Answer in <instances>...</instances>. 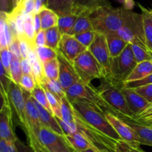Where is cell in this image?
<instances>
[{
	"label": "cell",
	"mask_w": 152,
	"mask_h": 152,
	"mask_svg": "<svg viewBox=\"0 0 152 152\" xmlns=\"http://www.w3.org/2000/svg\"><path fill=\"white\" fill-rule=\"evenodd\" d=\"M132 120L140 124L152 127V103H150L145 110Z\"/></svg>",
	"instance_id": "cell-40"
},
{
	"label": "cell",
	"mask_w": 152,
	"mask_h": 152,
	"mask_svg": "<svg viewBox=\"0 0 152 152\" xmlns=\"http://www.w3.org/2000/svg\"><path fill=\"white\" fill-rule=\"evenodd\" d=\"M82 152H98V150L96 147L94 146V147H92V148H89V149H87V150H86V151H83Z\"/></svg>",
	"instance_id": "cell-55"
},
{
	"label": "cell",
	"mask_w": 152,
	"mask_h": 152,
	"mask_svg": "<svg viewBox=\"0 0 152 152\" xmlns=\"http://www.w3.org/2000/svg\"><path fill=\"white\" fill-rule=\"evenodd\" d=\"M132 48L134 56L137 64L145 62V61H151L148 48L137 44H132Z\"/></svg>",
	"instance_id": "cell-38"
},
{
	"label": "cell",
	"mask_w": 152,
	"mask_h": 152,
	"mask_svg": "<svg viewBox=\"0 0 152 152\" xmlns=\"http://www.w3.org/2000/svg\"><path fill=\"white\" fill-rule=\"evenodd\" d=\"M33 101H34V105H35V107L37 108V111L39 113L40 121H41L42 127H45L47 129H50L53 132H56V133L65 136L63 130L62 129L59 122H58L57 118L53 115V114H52L51 112L45 109L44 107L39 105L34 99H33Z\"/></svg>",
	"instance_id": "cell-19"
},
{
	"label": "cell",
	"mask_w": 152,
	"mask_h": 152,
	"mask_svg": "<svg viewBox=\"0 0 152 152\" xmlns=\"http://www.w3.org/2000/svg\"><path fill=\"white\" fill-rule=\"evenodd\" d=\"M12 82L8 90V97L12 109L16 114L17 120L25 133L26 132V92Z\"/></svg>",
	"instance_id": "cell-11"
},
{
	"label": "cell",
	"mask_w": 152,
	"mask_h": 152,
	"mask_svg": "<svg viewBox=\"0 0 152 152\" xmlns=\"http://www.w3.org/2000/svg\"><path fill=\"white\" fill-rule=\"evenodd\" d=\"M15 145H16V152H35L31 147L23 143L19 138L15 142Z\"/></svg>",
	"instance_id": "cell-53"
},
{
	"label": "cell",
	"mask_w": 152,
	"mask_h": 152,
	"mask_svg": "<svg viewBox=\"0 0 152 152\" xmlns=\"http://www.w3.org/2000/svg\"><path fill=\"white\" fill-rule=\"evenodd\" d=\"M123 120L136 132L139 137L140 145L152 147V127L140 124L132 119H126Z\"/></svg>",
	"instance_id": "cell-20"
},
{
	"label": "cell",
	"mask_w": 152,
	"mask_h": 152,
	"mask_svg": "<svg viewBox=\"0 0 152 152\" xmlns=\"http://www.w3.org/2000/svg\"><path fill=\"white\" fill-rule=\"evenodd\" d=\"M105 37L108 43L110 55L112 59L120 56L129 44L127 42L124 41L121 37H119L117 33L105 34Z\"/></svg>",
	"instance_id": "cell-21"
},
{
	"label": "cell",
	"mask_w": 152,
	"mask_h": 152,
	"mask_svg": "<svg viewBox=\"0 0 152 152\" xmlns=\"http://www.w3.org/2000/svg\"><path fill=\"white\" fill-rule=\"evenodd\" d=\"M42 2L44 3V4H45L46 6H47V4H48V0H42Z\"/></svg>",
	"instance_id": "cell-60"
},
{
	"label": "cell",
	"mask_w": 152,
	"mask_h": 152,
	"mask_svg": "<svg viewBox=\"0 0 152 152\" xmlns=\"http://www.w3.org/2000/svg\"><path fill=\"white\" fill-rule=\"evenodd\" d=\"M1 12L10 13L13 9V0H0Z\"/></svg>",
	"instance_id": "cell-52"
},
{
	"label": "cell",
	"mask_w": 152,
	"mask_h": 152,
	"mask_svg": "<svg viewBox=\"0 0 152 152\" xmlns=\"http://www.w3.org/2000/svg\"><path fill=\"white\" fill-rule=\"evenodd\" d=\"M65 138L75 151L82 152L94 147V145L83 135L78 132L74 134L65 135Z\"/></svg>",
	"instance_id": "cell-27"
},
{
	"label": "cell",
	"mask_w": 152,
	"mask_h": 152,
	"mask_svg": "<svg viewBox=\"0 0 152 152\" xmlns=\"http://www.w3.org/2000/svg\"><path fill=\"white\" fill-rule=\"evenodd\" d=\"M65 95L71 103L78 99H83L96 105L104 113H112L119 118L120 117V114L105 102L98 90L92 87L91 84L86 85L83 83H75L65 91Z\"/></svg>",
	"instance_id": "cell-4"
},
{
	"label": "cell",
	"mask_w": 152,
	"mask_h": 152,
	"mask_svg": "<svg viewBox=\"0 0 152 152\" xmlns=\"http://www.w3.org/2000/svg\"><path fill=\"white\" fill-rule=\"evenodd\" d=\"M116 1H118L119 3H120V4H124L125 3H126V1H128V0H116Z\"/></svg>",
	"instance_id": "cell-57"
},
{
	"label": "cell",
	"mask_w": 152,
	"mask_h": 152,
	"mask_svg": "<svg viewBox=\"0 0 152 152\" xmlns=\"http://www.w3.org/2000/svg\"><path fill=\"white\" fill-rule=\"evenodd\" d=\"M117 34L129 44H137L148 48L145 42L143 21L141 13L129 10L124 25Z\"/></svg>",
	"instance_id": "cell-7"
},
{
	"label": "cell",
	"mask_w": 152,
	"mask_h": 152,
	"mask_svg": "<svg viewBox=\"0 0 152 152\" xmlns=\"http://www.w3.org/2000/svg\"><path fill=\"white\" fill-rule=\"evenodd\" d=\"M121 88H122L113 85L111 82L105 79V81L102 83L98 89V91L105 102L120 114V119H134L133 114L129 109L127 101Z\"/></svg>",
	"instance_id": "cell-6"
},
{
	"label": "cell",
	"mask_w": 152,
	"mask_h": 152,
	"mask_svg": "<svg viewBox=\"0 0 152 152\" xmlns=\"http://www.w3.org/2000/svg\"><path fill=\"white\" fill-rule=\"evenodd\" d=\"M45 45V31L42 30L37 33L34 39V47L35 49L38 47Z\"/></svg>",
	"instance_id": "cell-50"
},
{
	"label": "cell",
	"mask_w": 152,
	"mask_h": 152,
	"mask_svg": "<svg viewBox=\"0 0 152 152\" xmlns=\"http://www.w3.org/2000/svg\"><path fill=\"white\" fill-rule=\"evenodd\" d=\"M57 120L65 135L74 134L77 133V126L75 122L67 123V122L63 121L62 119L57 118Z\"/></svg>",
	"instance_id": "cell-47"
},
{
	"label": "cell",
	"mask_w": 152,
	"mask_h": 152,
	"mask_svg": "<svg viewBox=\"0 0 152 152\" xmlns=\"http://www.w3.org/2000/svg\"><path fill=\"white\" fill-rule=\"evenodd\" d=\"M110 4L108 0H74L72 13L78 16H91L100 7Z\"/></svg>",
	"instance_id": "cell-17"
},
{
	"label": "cell",
	"mask_w": 152,
	"mask_h": 152,
	"mask_svg": "<svg viewBox=\"0 0 152 152\" xmlns=\"http://www.w3.org/2000/svg\"><path fill=\"white\" fill-rule=\"evenodd\" d=\"M45 90L48 100L49 105H50L53 115L56 118L61 119V99H59L57 96H55L51 92L49 91L48 89L45 88Z\"/></svg>",
	"instance_id": "cell-39"
},
{
	"label": "cell",
	"mask_w": 152,
	"mask_h": 152,
	"mask_svg": "<svg viewBox=\"0 0 152 152\" xmlns=\"http://www.w3.org/2000/svg\"><path fill=\"white\" fill-rule=\"evenodd\" d=\"M0 56H1V62L0 63L4 67L6 73L8 75H10V67L12 58H13V54L10 51L8 48H6L0 49Z\"/></svg>",
	"instance_id": "cell-43"
},
{
	"label": "cell",
	"mask_w": 152,
	"mask_h": 152,
	"mask_svg": "<svg viewBox=\"0 0 152 152\" xmlns=\"http://www.w3.org/2000/svg\"><path fill=\"white\" fill-rule=\"evenodd\" d=\"M61 119L67 123L75 122V110L66 96L61 98Z\"/></svg>",
	"instance_id": "cell-31"
},
{
	"label": "cell",
	"mask_w": 152,
	"mask_h": 152,
	"mask_svg": "<svg viewBox=\"0 0 152 152\" xmlns=\"http://www.w3.org/2000/svg\"><path fill=\"white\" fill-rule=\"evenodd\" d=\"M28 59L31 61L32 66V74L37 85H42L45 80L42 62L40 61L36 53L35 49H31L28 54Z\"/></svg>",
	"instance_id": "cell-22"
},
{
	"label": "cell",
	"mask_w": 152,
	"mask_h": 152,
	"mask_svg": "<svg viewBox=\"0 0 152 152\" xmlns=\"http://www.w3.org/2000/svg\"><path fill=\"white\" fill-rule=\"evenodd\" d=\"M88 50L75 37L70 34H63L59 42L57 51L65 56L69 62H74L76 58Z\"/></svg>",
	"instance_id": "cell-14"
},
{
	"label": "cell",
	"mask_w": 152,
	"mask_h": 152,
	"mask_svg": "<svg viewBox=\"0 0 152 152\" xmlns=\"http://www.w3.org/2000/svg\"><path fill=\"white\" fill-rule=\"evenodd\" d=\"M150 84H152V74L148 75V77H145V78L142 79V80H137V81L129 82V83H125L123 88H124L134 89Z\"/></svg>",
	"instance_id": "cell-45"
},
{
	"label": "cell",
	"mask_w": 152,
	"mask_h": 152,
	"mask_svg": "<svg viewBox=\"0 0 152 152\" xmlns=\"http://www.w3.org/2000/svg\"><path fill=\"white\" fill-rule=\"evenodd\" d=\"M0 137L15 142L17 137L15 134L13 123V112L10 103L1 104L0 111Z\"/></svg>",
	"instance_id": "cell-16"
},
{
	"label": "cell",
	"mask_w": 152,
	"mask_h": 152,
	"mask_svg": "<svg viewBox=\"0 0 152 152\" xmlns=\"http://www.w3.org/2000/svg\"><path fill=\"white\" fill-rule=\"evenodd\" d=\"M75 123L77 126V132L83 135L94 146L98 149H106L115 152L117 141L108 137L102 132L88 124L80 117L76 111Z\"/></svg>",
	"instance_id": "cell-9"
},
{
	"label": "cell",
	"mask_w": 152,
	"mask_h": 152,
	"mask_svg": "<svg viewBox=\"0 0 152 152\" xmlns=\"http://www.w3.org/2000/svg\"><path fill=\"white\" fill-rule=\"evenodd\" d=\"M98 152H113V151H109V150H106V149H98Z\"/></svg>",
	"instance_id": "cell-58"
},
{
	"label": "cell",
	"mask_w": 152,
	"mask_h": 152,
	"mask_svg": "<svg viewBox=\"0 0 152 152\" xmlns=\"http://www.w3.org/2000/svg\"><path fill=\"white\" fill-rule=\"evenodd\" d=\"M152 74V62L151 61H145V62L138 63L135 66L132 72L126 80V83L137 81L148 77Z\"/></svg>",
	"instance_id": "cell-23"
},
{
	"label": "cell",
	"mask_w": 152,
	"mask_h": 152,
	"mask_svg": "<svg viewBox=\"0 0 152 152\" xmlns=\"http://www.w3.org/2000/svg\"><path fill=\"white\" fill-rule=\"evenodd\" d=\"M134 90L149 103H152V84L134 88Z\"/></svg>",
	"instance_id": "cell-46"
},
{
	"label": "cell",
	"mask_w": 152,
	"mask_h": 152,
	"mask_svg": "<svg viewBox=\"0 0 152 152\" xmlns=\"http://www.w3.org/2000/svg\"><path fill=\"white\" fill-rule=\"evenodd\" d=\"M129 10L124 7L104 6L90 16L94 31L103 34L117 33L124 25Z\"/></svg>",
	"instance_id": "cell-1"
},
{
	"label": "cell",
	"mask_w": 152,
	"mask_h": 152,
	"mask_svg": "<svg viewBox=\"0 0 152 152\" xmlns=\"http://www.w3.org/2000/svg\"><path fill=\"white\" fill-rule=\"evenodd\" d=\"M72 105L77 114L88 124L114 140H122L106 119L105 113L96 105L83 99L74 101L72 102Z\"/></svg>",
	"instance_id": "cell-2"
},
{
	"label": "cell",
	"mask_w": 152,
	"mask_h": 152,
	"mask_svg": "<svg viewBox=\"0 0 152 152\" xmlns=\"http://www.w3.org/2000/svg\"><path fill=\"white\" fill-rule=\"evenodd\" d=\"M73 65L81 82L86 85H90L94 80L106 78L103 68L88 49L77 56Z\"/></svg>",
	"instance_id": "cell-5"
},
{
	"label": "cell",
	"mask_w": 152,
	"mask_h": 152,
	"mask_svg": "<svg viewBox=\"0 0 152 152\" xmlns=\"http://www.w3.org/2000/svg\"><path fill=\"white\" fill-rule=\"evenodd\" d=\"M78 18L79 16L74 14V13L59 16L57 26L60 31L61 34L62 35L63 34H69L72 28H74Z\"/></svg>",
	"instance_id": "cell-32"
},
{
	"label": "cell",
	"mask_w": 152,
	"mask_h": 152,
	"mask_svg": "<svg viewBox=\"0 0 152 152\" xmlns=\"http://www.w3.org/2000/svg\"><path fill=\"white\" fill-rule=\"evenodd\" d=\"M75 152H77V151H75Z\"/></svg>",
	"instance_id": "cell-61"
},
{
	"label": "cell",
	"mask_w": 152,
	"mask_h": 152,
	"mask_svg": "<svg viewBox=\"0 0 152 152\" xmlns=\"http://www.w3.org/2000/svg\"><path fill=\"white\" fill-rule=\"evenodd\" d=\"M19 1L20 0H13V8H14L15 7H16V5H17L18 4H19Z\"/></svg>",
	"instance_id": "cell-56"
},
{
	"label": "cell",
	"mask_w": 152,
	"mask_h": 152,
	"mask_svg": "<svg viewBox=\"0 0 152 152\" xmlns=\"http://www.w3.org/2000/svg\"><path fill=\"white\" fill-rule=\"evenodd\" d=\"M121 90L127 101L129 109L133 114L134 118L145 110L150 104L142 96L138 94L134 89L122 88Z\"/></svg>",
	"instance_id": "cell-18"
},
{
	"label": "cell",
	"mask_w": 152,
	"mask_h": 152,
	"mask_svg": "<svg viewBox=\"0 0 152 152\" xmlns=\"http://www.w3.org/2000/svg\"><path fill=\"white\" fill-rule=\"evenodd\" d=\"M96 32L95 31H86V32L81 33V34H77V35L74 36V37H75V38L83 45H84L85 47L88 49V48L93 43L95 37H96Z\"/></svg>",
	"instance_id": "cell-41"
},
{
	"label": "cell",
	"mask_w": 152,
	"mask_h": 152,
	"mask_svg": "<svg viewBox=\"0 0 152 152\" xmlns=\"http://www.w3.org/2000/svg\"><path fill=\"white\" fill-rule=\"evenodd\" d=\"M148 53H149L150 57H151V62H152V49L148 48Z\"/></svg>",
	"instance_id": "cell-59"
},
{
	"label": "cell",
	"mask_w": 152,
	"mask_h": 152,
	"mask_svg": "<svg viewBox=\"0 0 152 152\" xmlns=\"http://www.w3.org/2000/svg\"><path fill=\"white\" fill-rule=\"evenodd\" d=\"M31 96L34 100L37 101L39 105L44 107L45 109L49 111L50 112H52V110L50 108V105H49L47 95H46L45 90L44 87L42 85H37L35 89L33 91L32 93L31 94Z\"/></svg>",
	"instance_id": "cell-35"
},
{
	"label": "cell",
	"mask_w": 152,
	"mask_h": 152,
	"mask_svg": "<svg viewBox=\"0 0 152 152\" xmlns=\"http://www.w3.org/2000/svg\"><path fill=\"white\" fill-rule=\"evenodd\" d=\"M0 152H16L15 142L0 140Z\"/></svg>",
	"instance_id": "cell-49"
},
{
	"label": "cell",
	"mask_w": 152,
	"mask_h": 152,
	"mask_svg": "<svg viewBox=\"0 0 152 152\" xmlns=\"http://www.w3.org/2000/svg\"><path fill=\"white\" fill-rule=\"evenodd\" d=\"M10 76L12 81L16 85H19V83L23 76V72L21 67V60L14 56H13L11 63H10Z\"/></svg>",
	"instance_id": "cell-36"
},
{
	"label": "cell",
	"mask_w": 152,
	"mask_h": 152,
	"mask_svg": "<svg viewBox=\"0 0 152 152\" xmlns=\"http://www.w3.org/2000/svg\"><path fill=\"white\" fill-rule=\"evenodd\" d=\"M138 5L142 16L146 45L148 48L152 49V10L145 8L140 4H138Z\"/></svg>",
	"instance_id": "cell-24"
},
{
	"label": "cell",
	"mask_w": 152,
	"mask_h": 152,
	"mask_svg": "<svg viewBox=\"0 0 152 152\" xmlns=\"http://www.w3.org/2000/svg\"><path fill=\"white\" fill-rule=\"evenodd\" d=\"M88 50L102 65L106 74L105 79L108 78L111 72V62L112 58L110 55L105 34L96 32L94 40L91 45L88 48Z\"/></svg>",
	"instance_id": "cell-12"
},
{
	"label": "cell",
	"mask_w": 152,
	"mask_h": 152,
	"mask_svg": "<svg viewBox=\"0 0 152 152\" xmlns=\"http://www.w3.org/2000/svg\"><path fill=\"white\" fill-rule=\"evenodd\" d=\"M38 14L41 19L42 30L46 31L53 27L57 26L59 16L56 12L48 8L47 6L43 7Z\"/></svg>",
	"instance_id": "cell-25"
},
{
	"label": "cell",
	"mask_w": 152,
	"mask_h": 152,
	"mask_svg": "<svg viewBox=\"0 0 152 152\" xmlns=\"http://www.w3.org/2000/svg\"><path fill=\"white\" fill-rule=\"evenodd\" d=\"M115 152H145L140 147L132 146L123 140H119L116 144Z\"/></svg>",
	"instance_id": "cell-44"
},
{
	"label": "cell",
	"mask_w": 152,
	"mask_h": 152,
	"mask_svg": "<svg viewBox=\"0 0 152 152\" xmlns=\"http://www.w3.org/2000/svg\"><path fill=\"white\" fill-rule=\"evenodd\" d=\"M35 50L39 59L42 63L48 62V61L52 60L53 59H56L58 56L57 50L47 47L45 45L37 48Z\"/></svg>",
	"instance_id": "cell-37"
},
{
	"label": "cell",
	"mask_w": 152,
	"mask_h": 152,
	"mask_svg": "<svg viewBox=\"0 0 152 152\" xmlns=\"http://www.w3.org/2000/svg\"><path fill=\"white\" fill-rule=\"evenodd\" d=\"M21 67H22L23 74H32V66H31V61L28 58L21 59Z\"/></svg>",
	"instance_id": "cell-51"
},
{
	"label": "cell",
	"mask_w": 152,
	"mask_h": 152,
	"mask_svg": "<svg viewBox=\"0 0 152 152\" xmlns=\"http://www.w3.org/2000/svg\"><path fill=\"white\" fill-rule=\"evenodd\" d=\"M34 27H35L36 32L39 33L40 31H42V23L41 19H40L38 13H34Z\"/></svg>",
	"instance_id": "cell-54"
},
{
	"label": "cell",
	"mask_w": 152,
	"mask_h": 152,
	"mask_svg": "<svg viewBox=\"0 0 152 152\" xmlns=\"http://www.w3.org/2000/svg\"><path fill=\"white\" fill-rule=\"evenodd\" d=\"M45 31V46L57 50L62 37V34H61L58 26L53 27Z\"/></svg>",
	"instance_id": "cell-28"
},
{
	"label": "cell",
	"mask_w": 152,
	"mask_h": 152,
	"mask_svg": "<svg viewBox=\"0 0 152 152\" xmlns=\"http://www.w3.org/2000/svg\"><path fill=\"white\" fill-rule=\"evenodd\" d=\"M73 5L74 0H48L47 7L62 16L71 14Z\"/></svg>",
	"instance_id": "cell-26"
},
{
	"label": "cell",
	"mask_w": 152,
	"mask_h": 152,
	"mask_svg": "<svg viewBox=\"0 0 152 152\" xmlns=\"http://www.w3.org/2000/svg\"><path fill=\"white\" fill-rule=\"evenodd\" d=\"M137 65V62L134 56L132 44H129L120 56L111 59V72L106 80L117 87L123 88Z\"/></svg>",
	"instance_id": "cell-3"
},
{
	"label": "cell",
	"mask_w": 152,
	"mask_h": 152,
	"mask_svg": "<svg viewBox=\"0 0 152 152\" xmlns=\"http://www.w3.org/2000/svg\"><path fill=\"white\" fill-rule=\"evenodd\" d=\"M89 31H94L90 16H79L69 34L71 36H75L77 34Z\"/></svg>",
	"instance_id": "cell-29"
},
{
	"label": "cell",
	"mask_w": 152,
	"mask_h": 152,
	"mask_svg": "<svg viewBox=\"0 0 152 152\" xmlns=\"http://www.w3.org/2000/svg\"><path fill=\"white\" fill-rule=\"evenodd\" d=\"M42 86L52 94H53L55 96H57L59 99H61V98L66 96L65 91L62 88L59 80H49V79L45 78Z\"/></svg>",
	"instance_id": "cell-34"
},
{
	"label": "cell",
	"mask_w": 152,
	"mask_h": 152,
	"mask_svg": "<svg viewBox=\"0 0 152 152\" xmlns=\"http://www.w3.org/2000/svg\"><path fill=\"white\" fill-rule=\"evenodd\" d=\"M39 141L41 145L39 152H75L67 141L65 136L45 127H42L39 134Z\"/></svg>",
	"instance_id": "cell-10"
},
{
	"label": "cell",
	"mask_w": 152,
	"mask_h": 152,
	"mask_svg": "<svg viewBox=\"0 0 152 152\" xmlns=\"http://www.w3.org/2000/svg\"><path fill=\"white\" fill-rule=\"evenodd\" d=\"M24 35L25 38L28 40L33 48L34 47V39H35L37 32H36L34 22V13L27 14L25 16V22H24Z\"/></svg>",
	"instance_id": "cell-30"
},
{
	"label": "cell",
	"mask_w": 152,
	"mask_h": 152,
	"mask_svg": "<svg viewBox=\"0 0 152 152\" xmlns=\"http://www.w3.org/2000/svg\"><path fill=\"white\" fill-rule=\"evenodd\" d=\"M26 121L27 127L25 134L27 136L28 145L35 152H39L41 150V145L39 141V134L42 126L40 121L39 113L33 101V98L29 93H27L26 94Z\"/></svg>",
	"instance_id": "cell-8"
},
{
	"label": "cell",
	"mask_w": 152,
	"mask_h": 152,
	"mask_svg": "<svg viewBox=\"0 0 152 152\" xmlns=\"http://www.w3.org/2000/svg\"><path fill=\"white\" fill-rule=\"evenodd\" d=\"M57 59L59 63V81L64 90L66 91L71 86L77 83H82V82L72 62H69L59 51H57Z\"/></svg>",
	"instance_id": "cell-15"
},
{
	"label": "cell",
	"mask_w": 152,
	"mask_h": 152,
	"mask_svg": "<svg viewBox=\"0 0 152 152\" xmlns=\"http://www.w3.org/2000/svg\"><path fill=\"white\" fill-rule=\"evenodd\" d=\"M37 85V83H36L33 75H31V74H23L19 86L25 91L31 94L33 91L35 89Z\"/></svg>",
	"instance_id": "cell-42"
},
{
	"label": "cell",
	"mask_w": 152,
	"mask_h": 152,
	"mask_svg": "<svg viewBox=\"0 0 152 152\" xmlns=\"http://www.w3.org/2000/svg\"><path fill=\"white\" fill-rule=\"evenodd\" d=\"M8 48L10 50V51L11 52L13 56H16L18 59H21L22 58V55H21V51H20V45H19V39L18 37H15L13 39V42L10 43V45L8 46Z\"/></svg>",
	"instance_id": "cell-48"
},
{
	"label": "cell",
	"mask_w": 152,
	"mask_h": 152,
	"mask_svg": "<svg viewBox=\"0 0 152 152\" xmlns=\"http://www.w3.org/2000/svg\"><path fill=\"white\" fill-rule=\"evenodd\" d=\"M105 116L122 140L130 144L132 146L138 147L140 145L139 137L127 123L112 113H105Z\"/></svg>",
	"instance_id": "cell-13"
},
{
	"label": "cell",
	"mask_w": 152,
	"mask_h": 152,
	"mask_svg": "<svg viewBox=\"0 0 152 152\" xmlns=\"http://www.w3.org/2000/svg\"><path fill=\"white\" fill-rule=\"evenodd\" d=\"M45 77L49 80H59V63L58 59L42 63Z\"/></svg>",
	"instance_id": "cell-33"
}]
</instances>
